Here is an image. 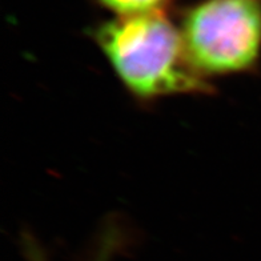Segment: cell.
<instances>
[{
    "label": "cell",
    "mask_w": 261,
    "mask_h": 261,
    "mask_svg": "<svg viewBox=\"0 0 261 261\" xmlns=\"http://www.w3.org/2000/svg\"><path fill=\"white\" fill-rule=\"evenodd\" d=\"M93 36L117 77L138 99L212 92L187 54L180 28L164 11L117 16L97 25Z\"/></svg>",
    "instance_id": "obj_1"
},
{
    "label": "cell",
    "mask_w": 261,
    "mask_h": 261,
    "mask_svg": "<svg viewBox=\"0 0 261 261\" xmlns=\"http://www.w3.org/2000/svg\"><path fill=\"white\" fill-rule=\"evenodd\" d=\"M191 62L206 79L244 72L261 55L260 0H204L182 16Z\"/></svg>",
    "instance_id": "obj_2"
},
{
    "label": "cell",
    "mask_w": 261,
    "mask_h": 261,
    "mask_svg": "<svg viewBox=\"0 0 261 261\" xmlns=\"http://www.w3.org/2000/svg\"><path fill=\"white\" fill-rule=\"evenodd\" d=\"M120 245L121 236L119 229L115 227H108V229L104 230L103 236L100 239L97 252L95 253L92 261H112L115 252L120 248ZM24 252L28 261H45L40 248L32 237H24Z\"/></svg>",
    "instance_id": "obj_3"
},
{
    "label": "cell",
    "mask_w": 261,
    "mask_h": 261,
    "mask_svg": "<svg viewBox=\"0 0 261 261\" xmlns=\"http://www.w3.org/2000/svg\"><path fill=\"white\" fill-rule=\"evenodd\" d=\"M100 6L112 11L117 16H130V15L149 14L164 11L173 0H96Z\"/></svg>",
    "instance_id": "obj_4"
}]
</instances>
